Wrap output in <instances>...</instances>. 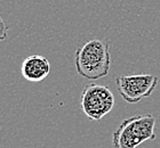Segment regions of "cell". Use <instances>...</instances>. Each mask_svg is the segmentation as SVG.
<instances>
[{"label": "cell", "instance_id": "3957f363", "mask_svg": "<svg viewBox=\"0 0 160 148\" xmlns=\"http://www.w3.org/2000/svg\"><path fill=\"white\" fill-rule=\"evenodd\" d=\"M114 96L107 86L96 83L86 84L80 96V108L92 121H101L112 111Z\"/></svg>", "mask_w": 160, "mask_h": 148}, {"label": "cell", "instance_id": "7a4b0ae2", "mask_svg": "<svg viewBox=\"0 0 160 148\" xmlns=\"http://www.w3.org/2000/svg\"><path fill=\"white\" fill-rule=\"evenodd\" d=\"M156 118L152 114L135 115L123 120L112 133L114 148H138L156 139Z\"/></svg>", "mask_w": 160, "mask_h": 148}, {"label": "cell", "instance_id": "8992f818", "mask_svg": "<svg viewBox=\"0 0 160 148\" xmlns=\"http://www.w3.org/2000/svg\"><path fill=\"white\" fill-rule=\"evenodd\" d=\"M8 25L7 23L3 21V18L0 16V41H3V40L7 39V36H8Z\"/></svg>", "mask_w": 160, "mask_h": 148}, {"label": "cell", "instance_id": "5b68a950", "mask_svg": "<svg viewBox=\"0 0 160 148\" xmlns=\"http://www.w3.org/2000/svg\"><path fill=\"white\" fill-rule=\"evenodd\" d=\"M21 73L27 81L40 82L49 75V60L41 55H31V56L27 57L22 63Z\"/></svg>", "mask_w": 160, "mask_h": 148}, {"label": "cell", "instance_id": "277c9868", "mask_svg": "<svg viewBox=\"0 0 160 148\" xmlns=\"http://www.w3.org/2000/svg\"><path fill=\"white\" fill-rule=\"evenodd\" d=\"M158 82V76L153 74H133L116 78L118 92L128 104H137L142 99L150 97Z\"/></svg>", "mask_w": 160, "mask_h": 148}, {"label": "cell", "instance_id": "6da1fadb", "mask_svg": "<svg viewBox=\"0 0 160 148\" xmlns=\"http://www.w3.org/2000/svg\"><path fill=\"white\" fill-rule=\"evenodd\" d=\"M74 66L77 73L87 80H98L110 73L111 54L105 41L88 40L74 54Z\"/></svg>", "mask_w": 160, "mask_h": 148}]
</instances>
